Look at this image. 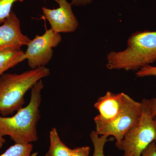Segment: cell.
<instances>
[{
	"label": "cell",
	"instance_id": "6da1fadb",
	"mask_svg": "<svg viewBox=\"0 0 156 156\" xmlns=\"http://www.w3.org/2000/svg\"><path fill=\"white\" fill-rule=\"evenodd\" d=\"M44 87L41 80L32 88L30 100L26 106L13 116H0V135L10 136L16 144H30L37 140V126L41 119L39 108Z\"/></svg>",
	"mask_w": 156,
	"mask_h": 156
},
{
	"label": "cell",
	"instance_id": "7a4b0ae2",
	"mask_svg": "<svg viewBox=\"0 0 156 156\" xmlns=\"http://www.w3.org/2000/svg\"><path fill=\"white\" fill-rule=\"evenodd\" d=\"M126 50L111 51L107 57L109 69H140L156 61V31H136L131 34Z\"/></svg>",
	"mask_w": 156,
	"mask_h": 156
},
{
	"label": "cell",
	"instance_id": "3957f363",
	"mask_svg": "<svg viewBox=\"0 0 156 156\" xmlns=\"http://www.w3.org/2000/svg\"><path fill=\"white\" fill-rule=\"evenodd\" d=\"M50 74V69L46 67L31 69L20 74H3L0 77V114L6 117L22 108L26 92Z\"/></svg>",
	"mask_w": 156,
	"mask_h": 156
},
{
	"label": "cell",
	"instance_id": "277c9868",
	"mask_svg": "<svg viewBox=\"0 0 156 156\" xmlns=\"http://www.w3.org/2000/svg\"><path fill=\"white\" fill-rule=\"evenodd\" d=\"M142 114L139 123L124 136L119 149L123 156H141L151 143L156 142V117L151 115L149 99H143Z\"/></svg>",
	"mask_w": 156,
	"mask_h": 156
},
{
	"label": "cell",
	"instance_id": "5b68a950",
	"mask_svg": "<svg viewBox=\"0 0 156 156\" xmlns=\"http://www.w3.org/2000/svg\"><path fill=\"white\" fill-rule=\"evenodd\" d=\"M142 109V102L126 94L122 108L115 119L110 122L95 127V131L100 136H113L119 149L125 135L139 123Z\"/></svg>",
	"mask_w": 156,
	"mask_h": 156
},
{
	"label": "cell",
	"instance_id": "8992f818",
	"mask_svg": "<svg viewBox=\"0 0 156 156\" xmlns=\"http://www.w3.org/2000/svg\"><path fill=\"white\" fill-rule=\"evenodd\" d=\"M62 40L60 34L55 33L51 29L31 40L24 52V58L31 69L45 67L53 57V48L57 47Z\"/></svg>",
	"mask_w": 156,
	"mask_h": 156
},
{
	"label": "cell",
	"instance_id": "52a82bcc",
	"mask_svg": "<svg viewBox=\"0 0 156 156\" xmlns=\"http://www.w3.org/2000/svg\"><path fill=\"white\" fill-rule=\"evenodd\" d=\"M59 7L56 9L42 7L45 18L50 23L51 29L56 34L75 31L79 22L72 10L71 3L67 0H55Z\"/></svg>",
	"mask_w": 156,
	"mask_h": 156
},
{
	"label": "cell",
	"instance_id": "ba28073f",
	"mask_svg": "<svg viewBox=\"0 0 156 156\" xmlns=\"http://www.w3.org/2000/svg\"><path fill=\"white\" fill-rule=\"evenodd\" d=\"M31 40L23 34L20 28V21L14 11L0 26V52L7 49L21 50L27 46Z\"/></svg>",
	"mask_w": 156,
	"mask_h": 156
},
{
	"label": "cell",
	"instance_id": "9c48e42d",
	"mask_svg": "<svg viewBox=\"0 0 156 156\" xmlns=\"http://www.w3.org/2000/svg\"><path fill=\"white\" fill-rule=\"evenodd\" d=\"M126 94L108 91L98 98L94 105L99 112V115L94 119L95 127L110 122L115 119L122 108Z\"/></svg>",
	"mask_w": 156,
	"mask_h": 156
},
{
	"label": "cell",
	"instance_id": "30bf717a",
	"mask_svg": "<svg viewBox=\"0 0 156 156\" xmlns=\"http://www.w3.org/2000/svg\"><path fill=\"white\" fill-rule=\"evenodd\" d=\"M24 52L21 50L7 49L0 52V77L11 68L25 60Z\"/></svg>",
	"mask_w": 156,
	"mask_h": 156
},
{
	"label": "cell",
	"instance_id": "8fae6325",
	"mask_svg": "<svg viewBox=\"0 0 156 156\" xmlns=\"http://www.w3.org/2000/svg\"><path fill=\"white\" fill-rule=\"evenodd\" d=\"M50 147L45 156H71L72 149L62 141L56 128L50 131Z\"/></svg>",
	"mask_w": 156,
	"mask_h": 156
},
{
	"label": "cell",
	"instance_id": "7c38bea8",
	"mask_svg": "<svg viewBox=\"0 0 156 156\" xmlns=\"http://www.w3.org/2000/svg\"><path fill=\"white\" fill-rule=\"evenodd\" d=\"M33 149V145L31 143H15L0 156H38V153H32Z\"/></svg>",
	"mask_w": 156,
	"mask_h": 156
},
{
	"label": "cell",
	"instance_id": "4fadbf2b",
	"mask_svg": "<svg viewBox=\"0 0 156 156\" xmlns=\"http://www.w3.org/2000/svg\"><path fill=\"white\" fill-rule=\"evenodd\" d=\"M90 137L94 146L92 156H107L105 155L104 152L105 145L107 142L111 141L112 139H108V137L106 136L98 135L95 131H92L90 133Z\"/></svg>",
	"mask_w": 156,
	"mask_h": 156
},
{
	"label": "cell",
	"instance_id": "5bb4252c",
	"mask_svg": "<svg viewBox=\"0 0 156 156\" xmlns=\"http://www.w3.org/2000/svg\"><path fill=\"white\" fill-rule=\"evenodd\" d=\"M24 0H0V24L2 23L11 13L14 3Z\"/></svg>",
	"mask_w": 156,
	"mask_h": 156
},
{
	"label": "cell",
	"instance_id": "9a60e30c",
	"mask_svg": "<svg viewBox=\"0 0 156 156\" xmlns=\"http://www.w3.org/2000/svg\"><path fill=\"white\" fill-rule=\"evenodd\" d=\"M138 77L147 76H156V66L147 65L138 70L136 74Z\"/></svg>",
	"mask_w": 156,
	"mask_h": 156
},
{
	"label": "cell",
	"instance_id": "2e32d148",
	"mask_svg": "<svg viewBox=\"0 0 156 156\" xmlns=\"http://www.w3.org/2000/svg\"><path fill=\"white\" fill-rule=\"evenodd\" d=\"M91 148L89 146L80 147L73 149L71 156H89Z\"/></svg>",
	"mask_w": 156,
	"mask_h": 156
},
{
	"label": "cell",
	"instance_id": "e0dca14e",
	"mask_svg": "<svg viewBox=\"0 0 156 156\" xmlns=\"http://www.w3.org/2000/svg\"><path fill=\"white\" fill-rule=\"evenodd\" d=\"M141 156H156V142L151 143L143 151Z\"/></svg>",
	"mask_w": 156,
	"mask_h": 156
},
{
	"label": "cell",
	"instance_id": "ac0fdd59",
	"mask_svg": "<svg viewBox=\"0 0 156 156\" xmlns=\"http://www.w3.org/2000/svg\"><path fill=\"white\" fill-rule=\"evenodd\" d=\"M149 106L151 115L153 118L156 117V97L149 100Z\"/></svg>",
	"mask_w": 156,
	"mask_h": 156
},
{
	"label": "cell",
	"instance_id": "d6986e66",
	"mask_svg": "<svg viewBox=\"0 0 156 156\" xmlns=\"http://www.w3.org/2000/svg\"><path fill=\"white\" fill-rule=\"evenodd\" d=\"M93 0H72L71 4L72 6L81 7L88 5L92 2Z\"/></svg>",
	"mask_w": 156,
	"mask_h": 156
},
{
	"label": "cell",
	"instance_id": "ffe728a7",
	"mask_svg": "<svg viewBox=\"0 0 156 156\" xmlns=\"http://www.w3.org/2000/svg\"><path fill=\"white\" fill-rule=\"evenodd\" d=\"M6 142V140L3 136L0 135V149L3 147V145Z\"/></svg>",
	"mask_w": 156,
	"mask_h": 156
}]
</instances>
